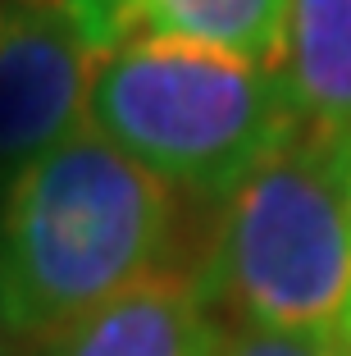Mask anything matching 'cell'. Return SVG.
I'll return each instance as SVG.
<instances>
[{
    "mask_svg": "<svg viewBox=\"0 0 351 356\" xmlns=\"http://www.w3.org/2000/svg\"><path fill=\"white\" fill-rule=\"evenodd\" d=\"M178 229V192L83 119L0 188V325L42 343L174 270Z\"/></svg>",
    "mask_w": 351,
    "mask_h": 356,
    "instance_id": "obj_1",
    "label": "cell"
},
{
    "mask_svg": "<svg viewBox=\"0 0 351 356\" xmlns=\"http://www.w3.org/2000/svg\"><path fill=\"white\" fill-rule=\"evenodd\" d=\"M201 297L238 329L347 338L351 325V174L342 137L297 133L219 201Z\"/></svg>",
    "mask_w": 351,
    "mask_h": 356,
    "instance_id": "obj_2",
    "label": "cell"
},
{
    "mask_svg": "<svg viewBox=\"0 0 351 356\" xmlns=\"http://www.w3.org/2000/svg\"><path fill=\"white\" fill-rule=\"evenodd\" d=\"M87 124L178 197L206 201L306 133L283 69L174 37H137L96 60Z\"/></svg>",
    "mask_w": 351,
    "mask_h": 356,
    "instance_id": "obj_3",
    "label": "cell"
},
{
    "mask_svg": "<svg viewBox=\"0 0 351 356\" xmlns=\"http://www.w3.org/2000/svg\"><path fill=\"white\" fill-rule=\"evenodd\" d=\"M96 55L55 0H0V165H23L87 119Z\"/></svg>",
    "mask_w": 351,
    "mask_h": 356,
    "instance_id": "obj_4",
    "label": "cell"
},
{
    "mask_svg": "<svg viewBox=\"0 0 351 356\" xmlns=\"http://www.w3.org/2000/svg\"><path fill=\"white\" fill-rule=\"evenodd\" d=\"M83 46L105 60L137 37H174L260 64H283L292 0H55Z\"/></svg>",
    "mask_w": 351,
    "mask_h": 356,
    "instance_id": "obj_5",
    "label": "cell"
},
{
    "mask_svg": "<svg viewBox=\"0 0 351 356\" xmlns=\"http://www.w3.org/2000/svg\"><path fill=\"white\" fill-rule=\"evenodd\" d=\"M224 334L192 270L174 265L46 334L32 356H219Z\"/></svg>",
    "mask_w": 351,
    "mask_h": 356,
    "instance_id": "obj_6",
    "label": "cell"
},
{
    "mask_svg": "<svg viewBox=\"0 0 351 356\" xmlns=\"http://www.w3.org/2000/svg\"><path fill=\"white\" fill-rule=\"evenodd\" d=\"M283 83L315 137H351V0H292Z\"/></svg>",
    "mask_w": 351,
    "mask_h": 356,
    "instance_id": "obj_7",
    "label": "cell"
},
{
    "mask_svg": "<svg viewBox=\"0 0 351 356\" xmlns=\"http://www.w3.org/2000/svg\"><path fill=\"white\" fill-rule=\"evenodd\" d=\"M219 356H347L342 338H310V334H274V329H228Z\"/></svg>",
    "mask_w": 351,
    "mask_h": 356,
    "instance_id": "obj_8",
    "label": "cell"
},
{
    "mask_svg": "<svg viewBox=\"0 0 351 356\" xmlns=\"http://www.w3.org/2000/svg\"><path fill=\"white\" fill-rule=\"evenodd\" d=\"M0 356H14V347H10V329L0 325Z\"/></svg>",
    "mask_w": 351,
    "mask_h": 356,
    "instance_id": "obj_9",
    "label": "cell"
},
{
    "mask_svg": "<svg viewBox=\"0 0 351 356\" xmlns=\"http://www.w3.org/2000/svg\"><path fill=\"white\" fill-rule=\"evenodd\" d=\"M342 156H347V174H351V137H342Z\"/></svg>",
    "mask_w": 351,
    "mask_h": 356,
    "instance_id": "obj_10",
    "label": "cell"
},
{
    "mask_svg": "<svg viewBox=\"0 0 351 356\" xmlns=\"http://www.w3.org/2000/svg\"><path fill=\"white\" fill-rule=\"evenodd\" d=\"M342 343H347V356H351V325H347V338H342Z\"/></svg>",
    "mask_w": 351,
    "mask_h": 356,
    "instance_id": "obj_11",
    "label": "cell"
}]
</instances>
